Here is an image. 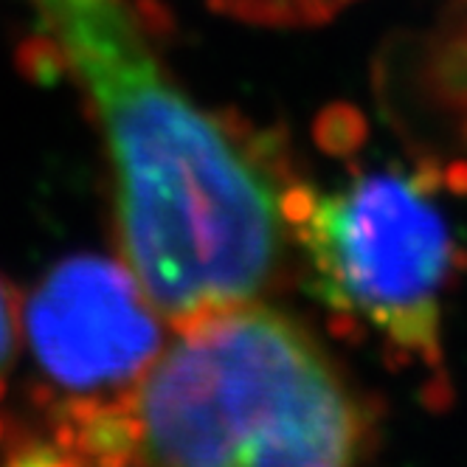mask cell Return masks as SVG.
Wrapping results in <instances>:
<instances>
[{"instance_id":"6da1fadb","label":"cell","mask_w":467,"mask_h":467,"mask_svg":"<svg viewBox=\"0 0 467 467\" xmlns=\"http://www.w3.org/2000/svg\"><path fill=\"white\" fill-rule=\"evenodd\" d=\"M77 85L113 186L119 259L163 324L265 302L293 254L287 163L181 85L139 0H23Z\"/></svg>"},{"instance_id":"7a4b0ae2","label":"cell","mask_w":467,"mask_h":467,"mask_svg":"<svg viewBox=\"0 0 467 467\" xmlns=\"http://www.w3.org/2000/svg\"><path fill=\"white\" fill-rule=\"evenodd\" d=\"M147 467H369L375 420L313 332L265 302L175 329L127 400Z\"/></svg>"},{"instance_id":"3957f363","label":"cell","mask_w":467,"mask_h":467,"mask_svg":"<svg viewBox=\"0 0 467 467\" xmlns=\"http://www.w3.org/2000/svg\"><path fill=\"white\" fill-rule=\"evenodd\" d=\"M425 170H352L329 186L293 181V251L318 302L406 369H442V313L459 245Z\"/></svg>"},{"instance_id":"277c9868","label":"cell","mask_w":467,"mask_h":467,"mask_svg":"<svg viewBox=\"0 0 467 467\" xmlns=\"http://www.w3.org/2000/svg\"><path fill=\"white\" fill-rule=\"evenodd\" d=\"M163 318L121 259H59L23 298V347L43 414L116 406L163 349Z\"/></svg>"},{"instance_id":"5b68a950","label":"cell","mask_w":467,"mask_h":467,"mask_svg":"<svg viewBox=\"0 0 467 467\" xmlns=\"http://www.w3.org/2000/svg\"><path fill=\"white\" fill-rule=\"evenodd\" d=\"M212 4L223 15L254 26L302 28L332 20L355 0H212Z\"/></svg>"},{"instance_id":"8992f818","label":"cell","mask_w":467,"mask_h":467,"mask_svg":"<svg viewBox=\"0 0 467 467\" xmlns=\"http://www.w3.org/2000/svg\"><path fill=\"white\" fill-rule=\"evenodd\" d=\"M0 467H85L54 433L31 431L23 422L0 420Z\"/></svg>"},{"instance_id":"52a82bcc","label":"cell","mask_w":467,"mask_h":467,"mask_svg":"<svg viewBox=\"0 0 467 467\" xmlns=\"http://www.w3.org/2000/svg\"><path fill=\"white\" fill-rule=\"evenodd\" d=\"M23 349V296L0 276V397L6 394Z\"/></svg>"},{"instance_id":"ba28073f","label":"cell","mask_w":467,"mask_h":467,"mask_svg":"<svg viewBox=\"0 0 467 467\" xmlns=\"http://www.w3.org/2000/svg\"><path fill=\"white\" fill-rule=\"evenodd\" d=\"M127 467H147L144 462H132V464H127Z\"/></svg>"}]
</instances>
